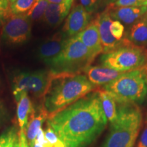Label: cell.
Wrapping results in <instances>:
<instances>
[{"label": "cell", "instance_id": "cell-1", "mask_svg": "<svg viewBox=\"0 0 147 147\" xmlns=\"http://www.w3.org/2000/svg\"><path fill=\"white\" fill-rule=\"evenodd\" d=\"M48 119V125L65 147H87L102 133L108 122L97 90Z\"/></svg>", "mask_w": 147, "mask_h": 147}, {"label": "cell", "instance_id": "cell-7", "mask_svg": "<svg viewBox=\"0 0 147 147\" xmlns=\"http://www.w3.org/2000/svg\"><path fill=\"white\" fill-rule=\"evenodd\" d=\"M49 80V71H24L16 75L13 82V94L18 98L22 92L32 93L37 97L43 96Z\"/></svg>", "mask_w": 147, "mask_h": 147}, {"label": "cell", "instance_id": "cell-28", "mask_svg": "<svg viewBox=\"0 0 147 147\" xmlns=\"http://www.w3.org/2000/svg\"><path fill=\"white\" fill-rule=\"evenodd\" d=\"M15 134L14 129L10 130L6 134L0 136V147H6L12 136Z\"/></svg>", "mask_w": 147, "mask_h": 147}, {"label": "cell", "instance_id": "cell-32", "mask_svg": "<svg viewBox=\"0 0 147 147\" xmlns=\"http://www.w3.org/2000/svg\"><path fill=\"white\" fill-rule=\"evenodd\" d=\"M117 1H118V0H103V5H104V6H105V5L107 6L108 5L113 4Z\"/></svg>", "mask_w": 147, "mask_h": 147}, {"label": "cell", "instance_id": "cell-10", "mask_svg": "<svg viewBox=\"0 0 147 147\" xmlns=\"http://www.w3.org/2000/svg\"><path fill=\"white\" fill-rule=\"evenodd\" d=\"M91 14L89 13L81 5H77L68 14L62 32L68 38L76 36L88 26L91 21Z\"/></svg>", "mask_w": 147, "mask_h": 147}, {"label": "cell", "instance_id": "cell-8", "mask_svg": "<svg viewBox=\"0 0 147 147\" xmlns=\"http://www.w3.org/2000/svg\"><path fill=\"white\" fill-rule=\"evenodd\" d=\"M32 34L31 19L26 14H12L3 27L2 38L9 45H18L25 43Z\"/></svg>", "mask_w": 147, "mask_h": 147}, {"label": "cell", "instance_id": "cell-12", "mask_svg": "<svg viewBox=\"0 0 147 147\" xmlns=\"http://www.w3.org/2000/svg\"><path fill=\"white\" fill-rule=\"evenodd\" d=\"M69 38L62 32L55 34L53 38L43 42L38 48V58L45 63L50 61L63 50Z\"/></svg>", "mask_w": 147, "mask_h": 147}, {"label": "cell", "instance_id": "cell-16", "mask_svg": "<svg viewBox=\"0 0 147 147\" xmlns=\"http://www.w3.org/2000/svg\"><path fill=\"white\" fill-rule=\"evenodd\" d=\"M49 113L43 106L39 110L38 115H36V112L33 109L29 117L28 124L26 127V137L27 142L30 147H34L35 140L38 132L42 129V125L47 119H49Z\"/></svg>", "mask_w": 147, "mask_h": 147}, {"label": "cell", "instance_id": "cell-20", "mask_svg": "<svg viewBox=\"0 0 147 147\" xmlns=\"http://www.w3.org/2000/svg\"><path fill=\"white\" fill-rule=\"evenodd\" d=\"M49 2L47 0H36L32 8L26 14L31 21H38L43 18Z\"/></svg>", "mask_w": 147, "mask_h": 147}, {"label": "cell", "instance_id": "cell-31", "mask_svg": "<svg viewBox=\"0 0 147 147\" xmlns=\"http://www.w3.org/2000/svg\"><path fill=\"white\" fill-rule=\"evenodd\" d=\"M16 139H17L16 138V134H14V135L12 136V138H10V141H9L8 144V145H7L6 147H13L14 142H15Z\"/></svg>", "mask_w": 147, "mask_h": 147}, {"label": "cell", "instance_id": "cell-5", "mask_svg": "<svg viewBox=\"0 0 147 147\" xmlns=\"http://www.w3.org/2000/svg\"><path fill=\"white\" fill-rule=\"evenodd\" d=\"M76 36L69 38L57 56L46 64L52 73L84 72L96 57Z\"/></svg>", "mask_w": 147, "mask_h": 147}, {"label": "cell", "instance_id": "cell-17", "mask_svg": "<svg viewBox=\"0 0 147 147\" xmlns=\"http://www.w3.org/2000/svg\"><path fill=\"white\" fill-rule=\"evenodd\" d=\"M127 38L134 45L143 47L147 45V19L144 17L129 27L126 33Z\"/></svg>", "mask_w": 147, "mask_h": 147}, {"label": "cell", "instance_id": "cell-23", "mask_svg": "<svg viewBox=\"0 0 147 147\" xmlns=\"http://www.w3.org/2000/svg\"><path fill=\"white\" fill-rule=\"evenodd\" d=\"M110 31L112 36L117 40H122L125 36V27L121 22L118 21H112L110 26Z\"/></svg>", "mask_w": 147, "mask_h": 147}, {"label": "cell", "instance_id": "cell-22", "mask_svg": "<svg viewBox=\"0 0 147 147\" xmlns=\"http://www.w3.org/2000/svg\"><path fill=\"white\" fill-rule=\"evenodd\" d=\"M45 137L49 142V147H65V145L59 139L50 126L48 125L45 131Z\"/></svg>", "mask_w": 147, "mask_h": 147}, {"label": "cell", "instance_id": "cell-30", "mask_svg": "<svg viewBox=\"0 0 147 147\" xmlns=\"http://www.w3.org/2000/svg\"><path fill=\"white\" fill-rule=\"evenodd\" d=\"M18 140L20 147H30L28 144V142H27L25 130H20L19 133H18Z\"/></svg>", "mask_w": 147, "mask_h": 147}, {"label": "cell", "instance_id": "cell-29", "mask_svg": "<svg viewBox=\"0 0 147 147\" xmlns=\"http://www.w3.org/2000/svg\"><path fill=\"white\" fill-rule=\"evenodd\" d=\"M137 147H147V124L144 127L142 134L138 142Z\"/></svg>", "mask_w": 147, "mask_h": 147}, {"label": "cell", "instance_id": "cell-25", "mask_svg": "<svg viewBox=\"0 0 147 147\" xmlns=\"http://www.w3.org/2000/svg\"><path fill=\"white\" fill-rule=\"evenodd\" d=\"M34 147H49V142L46 138L45 131L42 130V128L37 135Z\"/></svg>", "mask_w": 147, "mask_h": 147}, {"label": "cell", "instance_id": "cell-26", "mask_svg": "<svg viewBox=\"0 0 147 147\" xmlns=\"http://www.w3.org/2000/svg\"><path fill=\"white\" fill-rule=\"evenodd\" d=\"M10 6L8 0H0V21L3 18L10 16Z\"/></svg>", "mask_w": 147, "mask_h": 147}, {"label": "cell", "instance_id": "cell-4", "mask_svg": "<svg viewBox=\"0 0 147 147\" xmlns=\"http://www.w3.org/2000/svg\"><path fill=\"white\" fill-rule=\"evenodd\" d=\"M103 89L119 104H141L147 97L146 65L140 68L123 72Z\"/></svg>", "mask_w": 147, "mask_h": 147}, {"label": "cell", "instance_id": "cell-36", "mask_svg": "<svg viewBox=\"0 0 147 147\" xmlns=\"http://www.w3.org/2000/svg\"><path fill=\"white\" fill-rule=\"evenodd\" d=\"M13 147H20L19 146V142H18V140L16 139L15 142H14V146Z\"/></svg>", "mask_w": 147, "mask_h": 147}, {"label": "cell", "instance_id": "cell-39", "mask_svg": "<svg viewBox=\"0 0 147 147\" xmlns=\"http://www.w3.org/2000/svg\"><path fill=\"white\" fill-rule=\"evenodd\" d=\"M146 124H147V116H146Z\"/></svg>", "mask_w": 147, "mask_h": 147}, {"label": "cell", "instance_id": "cell-3", "mask_svg": "<svg viewBox=\"0 0 147 147\" xmlns=\"http://www.w3.org/2000/svg\"><path fill=\"white\" fill-rule=\"evenodd\" d=\"M117 108V119L111 123L103 147H134L142 126L140 108L135 104H118Z\"/></svg>", "mask_w": 147, "mask_h": 147}, {"label": "cell", "instance_id": "cell-34", "mask_svg": "<svg viewBox=\"0 0 147 147\" xmlns=\"http://www.w3.org/2000/svg\"><path fill=\"white\" fill-rule=\"evenodd\" d=\"M147 0H138V1L137 4L136 5V6H141V5H142L143 3L144 2H146Z\"/></svg>", "mask_w": 147, "mask_h": 147}, {"label": "cell", "instance_id": "cell-21", "mask_svg": "<svg viewBox=\"0 0 147 147\" xmlns=\"http://www.w3.org/2000/svg\"><path fill=\"white\" fill-rule=\"evenodd\" d=\"M36 0H16L10 6V13L14 15L26 14L32 8Z\"/></svg>", "mask_w": 147, "mask_h": 147}, {"label": "cell", "instance_id": "cell-38", "mask_svg": "<svg viewBox=\"0 0 147 147\" xmlns=\"http://www.w3.org/2000/svg\"><path fill=\"white\" fill-rule=\"evenodd\" d=\"M146 74H147V63L146 64Z\"/></svg>", "mask_w": 147, "mask_h": 147}, {"label": "cell", "instance_id": "cell-37", "mask_svg": "<svg viewBox=\"0 0 147 147\" xmlns=\"http://www.w3.org/2000/svg\"><path fill=\"white\" fill-rule=\"evenodd\" d=\"M8 2H9V3H10V4L11 5V4H12V3H14V1H16V0H8Z\"/></svg>", "mask_w": 147, "mask_h": 147}, {"label": "cell", "instance_id": "cell-35", "mask_svg": "<svg viewBox=\"0 0 147 147\" xmlns=\"http://www.w3.org/2000/svg\"><path fill=\"white\" fill-rule=\"evenodd\" d=\"M142 5H144V6H146V12H145L144 15L143 16V17H144V18H146V19H147V1H146V2H144V3H143Z\"/></svg>", "mask_w": 147, "mask_h": 147}, {"label": "cell", "instance_id": "cell-27", "mask_svg": "<svg viewBox=\"0 0 147 147\" xmlns=\"http://www.w3.org/2000/svg\"><path fill=\"white\" fill-rule=\"evenodd\" d=\"M138 0H118L115 3L111 4L113 7H131L135 6Z\"/></svg>", "mask_w": 147, "mask_h": 147}, {"label": "cell", "instance_id": "cell-18", "mask_svg": "<svg viewBox=\"0 0 147 147\" xmlns=\"http://www.w3.org/2000/svg\"><path fill=\"white\" fill-rule=\"evenodd\" d=\"M17 102V119L20 130L26 129L33 108L28 93L22 92L16 99Z\"/></svg>", "mask_w": 147, "mask_h": 147}, {"label": "cell", "instance_id": "cell-6", "mask_svg": "<svg viewBox=\"0 0 147 147\" xmlns=\"http://www.w3.org/2000/svg\"><path fill=\"white\" fill-rule=\"evenodd\" d=\"M100 61L104 67L121 72L134 70L147 63V49L131 42L111 52L103 53Z\"/></svg>", "mask_w": 147, "mask_h": 147}, {"label": "cell", "instance_id": "cell-24", "mask_svg": "<svg viewBox=\"0 0 147 147\" xmlns=\"http://www.w3.org/2000/svg\"><path fill=\"white\" fill-rule=\"evenodd\" d=\"M79 1L80 5L91 14L98 11L102 7H104L103 0H79Z\"/></svg>", "mask_w": 147, "mask_h": 147}, {"label": "cell", "instance_id": "cell-15", "mask_svg": "<svg viewBox=\"0 0 147 147\" xmlns=\"http://www.w3.org/2000/svg\"><path fill=\"white\" fill-rule=\"evenodd\" d=\"M74 0H64L59 3H50L44 15V20L49 26L57 27L68 15Z\"/></svg>", "mask_w": 147, "mask_h": 147}, {"label": "cell", "instance_id": "cell-9", "mask_svg": "<svg viewBox=\"0 0 147 147\" xmlns=\"http://www.w3.org/2000/svg\"><path fill=\"white\" fill-rule=\"evenodd\" d=\"M95 18L98 25L103 53L111 52L122 46L131 43L127 37H125L122 40H117L112 36L110 31V26L113 21L106 9L102 12L97 14Z\"/></svg>", "mask_w": 147, "mask_h": 147}, {"label": "cell", "instance_id": "cell-14", "mask_svg": "<svg viewBox=\"0 0 147 147\" xmlns=\"http://www.w3.org/2000/svg\"><path fill=\"white\" fill-rule=\"evenodd\" d=\"M88 80L95 87L105 86L123 72L103 65L89 66L84 71Z\"/></svg>", "mask_w": 147, "mask_h": 147}, {"label": "cell", "instance_id": "cell-13", "mask_svg": "<svg viewBox=\"0 0 147 147\" xmlns=\"http://www.w3.org/2000/svg\"><path fill=\"white\" fill-rule=\"evenodd\" d=\"M76 37L95 55L97 56L100 53H103L96 18L90 22L88 26Z\"/></svg>", "mask_w": 147, "mask_h": 147}, {"label": "cell", "instance_id": "cell-19", "mask_svg": "<svg viewBox=\"0 0 147 147\" xmlns=\"http://www.w3.org/2000/svg\"><path fill=\"white\" fill-rule=\"evenodd\" d=\"M99 96H100L102 107L105 114L106 119L110 124L115 122L118 116V108L117 103L114 100L113 97L104 89H97Z\"/></svg>", "mask_w": 147, "mask_h": 147}, {"label": "cell", "instance_id": "cell-2", "mask_svg": "<svg viewBox=\"0 0 147 147\" xmlns=\"http://www.w3.org/2000/svg\"><path fill=\"white\" fill-rule=\"evenodd\" d=\"M95 89L96 87L82 73L49 71V83L43 95L44 106L49 116L53 115Z\"/></svg>", "mask_w": 147, "mask_h": 147}, {"label": "cell", "instance_id": "cell-33", "mask_svg": "<svg viewBox=\"0 0 147 147\" xmlns=\"http://www.w3.org/2000/svg\"><path fill=\"white\" fill-rule=\"evenodd\" d=\"M50 3H59L63 2L64 0H47Z\"/></svg>", "mask_w": 147, "mask_h": 147}, {"label": "cell", "instance_id": "cell-11", "mask_svg": "<svg viewBox=\"0 0 147 147\" xmlns=\"http://www.w3.org/2000/svg\"><path fill=\"white\" fill-rule=\"evenodd\" d=\"M106 10L109 13L112 19L121 22L123 25L131 26L143 17L146 12V6L113 7L111 5L106 6Z\"/></svg>", "mask_w": 147, "mask_h": 147}]
</instances>
